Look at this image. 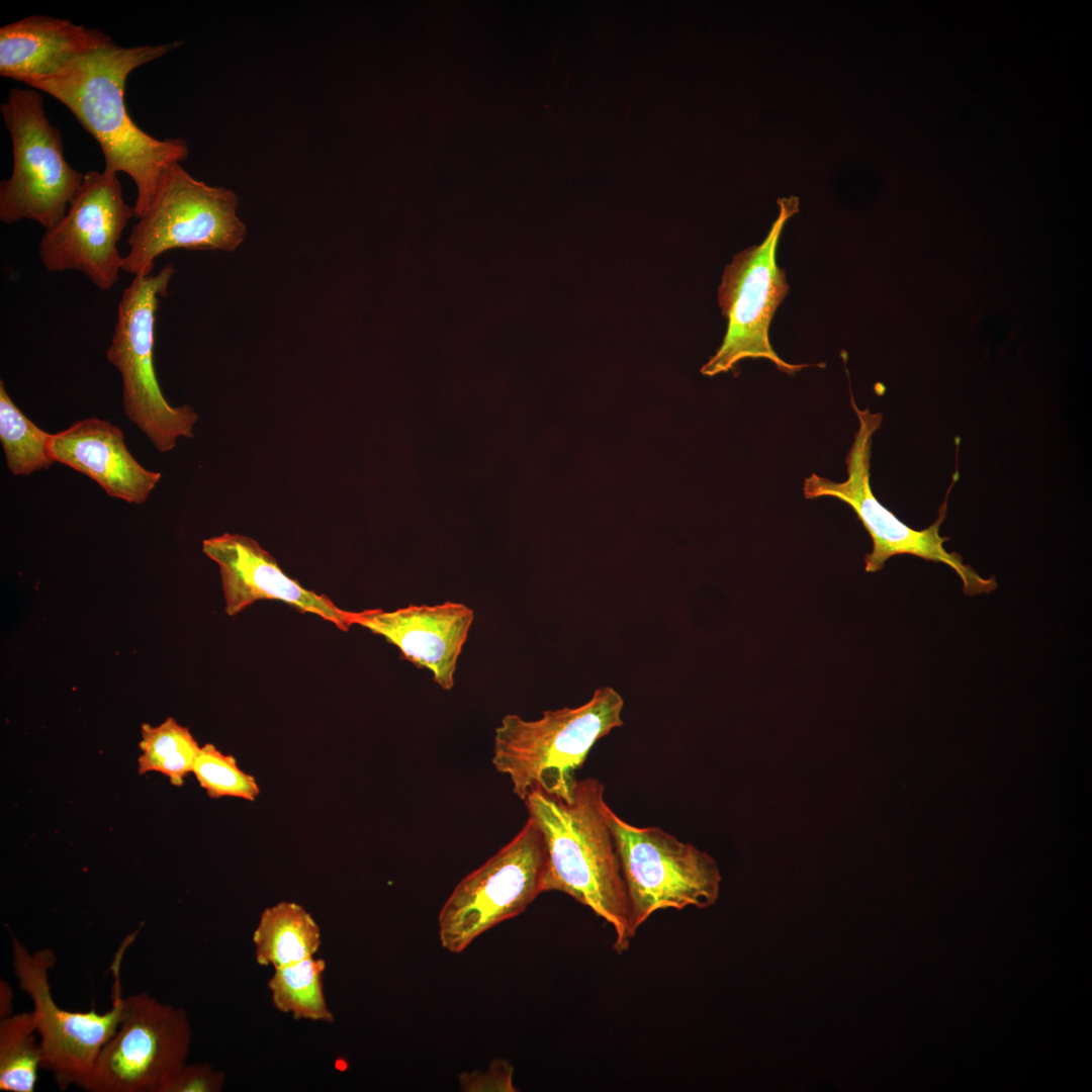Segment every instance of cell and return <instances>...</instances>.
I'll use <instances>...</instances> for the list:
<instances>
[{"mask_svg": "<svg viewBox=\"0 0 1092 1092\" xmlns=\"http://www.w3.org/2000/svg\"><path fill=\"white\" fill-rule=\"evenodd\" d=\"M327 964L314 957L290 966L275 969L267 982L273 1006L295 1019L333 1023L324 992V973Z\"/></svg>", "mask_w": 1092, "mask_h": 1092, "instance_id": "d6986e66", "label": "cell"}, {"mask_svg": "<svg viewBox=\"0 0 1092 1092\" xmlns=\"http://www.w3.org/2000/svg\"><path fill=\"white\" fill-rule=\"evenodd\" d=\"M778 204L779 216L764 241L741 251L725 267L718 302L727 330L717 352L702 367L704 375L727 372L745 358L767 359L791 375L810 366L784 361L769 341L772 316L789 292L786 271L776 261L777 247L785 223L799 210V200L791 196L779 199Z\"/></svg>", "mask_w": 1092, "mask_h": 1092, "instance_id": "30bf717a", "label": "cell"}, {"mask_svg": "<svg viewBox=\"0 0 1092 1092\" xmlns=\"http://www.w3.org/2000/svg\"><path fill=\"white\" fill-rule=\"evenodd\" d=\"M51 454L55 462L97 482L109 496L129 504L145 503L162 477L139 463L117 426L98 418L76 421L52 434Z\"/></svg>", "mask_w": 1092, "mask_h": 1092, "instance_id": "2e32d148", "label": "cell"}, {"mask_svg": "<svg viewBox=\"0 0 1092 1092\" xmlns=\"http://www.w3.org/2000/svg\"><path fill=\"white\" fill-rule=\"evenodd\" d=\"M0 111L13 156L11 175L0 183V220L30 219L51 229L66 214L84 174L66 161L62 133L51 123L40 91L11 88Z\"/></svg>", "mask_w": 1092, "mask_h": 1092, "instance_id": "52a82bcc", "label": "cell"}, {"mask_svg": "<svg viewBox=\"0 0 1092 1092\" xmlns=\"http://www.w3.org/2000/svg\"><path fill=\"white\" fill-rule=\"evenodd\" d=\"M41 1063V1049L32 1011L1 1019L0 1090L33 1092Z\"/></svg>", "mask_w": 1092, "mask_h": 1092, "instance_id": "ffe728a7", "label": "cell"}, {"mask_svg": "<svg viewBox=\"0 0 1092 1092\" xmlns=\"http://www.w3.org/2000/svg\"><path fill=\"white\" fill-rule=\"evenodd\" d=\"M623 708L622 696L603 687L586 703L546 710L536 720L507 714L494 731L492 764L522 801L540 790L570 802L577 770L594 745L624 724Z\"/></svg>", "mask_w": 1092, "mask_h": 1092, "instance_id": "3957f363", "label": "cell"}, {"mask_svg": "<svg viewBox=\"0 0 1092 1092\" xmlns=\"http://www.w3.org/2000/svg\"><path fill=\"white\" fill-rule=\"evenodd\" d=\"M0 440L6 465L14 475H28L48 469L55 462L51 454L52 434L32 423L8 395L0 381Z\"/></svg>", "mask_w": 1092, "mask_h": 1092, "instance_id": "7402d4cb", "label": "cell"}, {"mask_svg": "<svg viewBox=\"0 0 1092 1092\" xmlns=\"http://www.w3.org/2000/svg\"><path fill=\"white\" fill-rule=\"evenodd\" d=\"M132 216L117 174L85 173L66 214L41 238L42 266L52 272L79 271L98 288H112L123 262L117 244Z\"/></svg>", "mask_w": 1092, "mask_h": 1092, "instance_id": "4fadbf2b", "label": "cell"}, {"mask_svg": "<svg viewBox=\"0 0 1092 1092\" xmlns=\"http://www.w3.org/2000/svg\"><path fill=\"white\" fill-rule=\"evenodd\" d=\"M225 1075L208 1063H185L166 1082L161 1092H220Z\"/></svg>", "mask_w": 1092, "mask_h": 1092, "instance_id": "cb8c5ba5", "label": "cell"}, {"mask_svg": "<svg viewBox=\"0 0 1092 1092\" xmlns=\"http://www.w3.org/2000/svg\"><path fill=\"white\" fill-rule=\"evenodd\" d=\"M192 774L212 799L232 797L252 802L260 794L255 777L241 769L233 755L210 743L201 746Z\"/></svg>", "mask_w": 1092, "mask_h": 1092, "instance_id": "603a6c76", "label": "cell"}, {"mask_svg": "<svg viewBox=\"0 0 1092 1092\" xmlns=\"http://www.w3.org/2000/svg\"><path fill=\"white\" fill-rule=\"evenodd\" d=\"M252 942L257 964L275 970L314 957L322 931L302 905L281 901L262 911Z\"/></svg>", "mask_w": 1092, "mask_h": 1092, "instance_id": "ac0fdd59", "label": "cell"}, {"mask_svg": "<svg viewBox=\"0 0 1092 1092\" xmlns=\"http://www.w3.org/2000/svg\"><path fill=\"white\" fill-rule=\"evenodd\" d=\"M173 274L174 267L168 264L156 274L133 276L119 300L106 351L107 360L121 376L125 416L161 453L173 450L180 437H194L198 420L191 406L167 401L155 372L156 315Z\"/></svg>", "mask_w": 1092, "mask_h": 1092, "instance_id": "5b68a950", "label": "cell"}, {"mask_svg": "<svg viewBox=\"0 0 1092 1092\" xmlns=\"http://www.w3.org/2000/svg\"><path fill=\"white\" fill-rule=\"evenodd\" d=\"M473 620L474 612L468 606L445 602L356 612L354 625L382 636L403 658L430 670L434 681L449 691L454 687L457 661Z\"/></svg>", "mask_w": 1092, "mask_h": 1092, "instance_id": "9a60e30c", "label": "cell"}, {"mask_svg": "<svg viewBox=\"0 0 1092 1092\" xmlns=\"http://www.w3.org/2000/svg\"><path fill=\"white\" fill-rule=\"evenodd\" d=\"M13 1014V991L8 982L0 981V1018Z\"/></svg>", "mask_w": 1092, "mask_h": 1092, "instance_id": "d4e9b609", "label": "cell"}, {"mask_svg": "<svg viewBox=\"0 0 1092 1092\" xmlns=\"http://www.w3.org/2000/svg\"><path fill=\"white\" fill-rule=\"evenodd\" d=\"M604 785L578 780L570 802L540 790L523 801L545 842L542 893L558 891L588 907L612 925L614 948L628 949L634 936L629 900L617 847L607 822Z\"/></svg>", "mask_w": 1092, "mask_h": 1092, "instance_id": "7a4b0ae2", "label": "cell"}, {"mask_svg": "<svg viewBox=\"0 0 1092 1092\" xmlns=\"http://www.w3.org/2000/svg\"><path fill=\"white\" fill-rule=\"evenodd\" d=\"M136 933L126 936L111 965L114 982L112 1007L104 1013L95 1008L87 1012L60 1007L53 998L49 980L57 957L51 948L29 951L12 937V966L19 988L32 1002V1013L41 1049V1068L53 1074L61 1090L72 1085L82 1088L104 1044L116 1032L126 1011L121 996L120 965Z\"/></svg>", "mask_w": 1092, "mask_h": 1092, "instance_id": "ba28073f", "label": "cell"}, {"mask_svg": "<svg viewBox=\"0 0 1092 1092\" xmlns=\"http://www.w3.org/2000/svg\"><path fill=\"white\" fill-rule=\"evenodd\" d=\"M238 204L234 191L207 185L180 163L171 164L131 229L122 270L133 276L153 274L157 257L173 249L235 251L247 234Z\"/></svg>", "mask_w": 1092, "mask_h": 1092, "instance_id": "8992f818", "label": "cell"}, {"mask_svg": "<svg viewBox=\"0 0 1092 1092\" xmlns=\"http://www.w3.org/2000/svg\"><path fill=\"white\" fill-rule=\"evenodd\" d=\"M119 47L112 38L76 59L57 75L27 84L63 103L98 143L104 171L123 172L133 181L136 199L132 206L140 218L148 209L162 172L181 163L189 147L181 138L157 140L140 128L125 105L128 75L180 46Z\"/></svg>", "mask_w": 1092, "mask_h": 1092, "instance_id": "6da1fadb", "label": "cell"}, {"mask_svg": "<svg viewBox=\"0 0 1092 1092\" xmlns=\"http://www.w3.org/2000/svg\"><path fill=\"white\" fill-rule=\"evenodd\" d=\"M141 736L139 772H160L172 785L182 786L201 748L188 728L168 718L158 726L143 724Z\"/></svg>", "mask_w": 1092, "mask_h": 1092, "instance_id": "44dd1931", "label": "cell"}, {"mask_svg": "<svg viewBox=\"0 0 1092 1092\" xmlns=\"http://www.w3.org/2000/svg\"><path fill=\"white\" fill-rule=\"evenodd\" d=\"M850 400L859 427L845 458L847 479L836 482L812 473L804 480V496L808 499L835 497L853 510L873 542L872 551L864 556L867 572L881 570L893 556L909 554L926 561L941 562L952 568L963 582V592L968 596L993 592L997 587L995 576L982 577L963 562L960 554L947 552L943 544L949 538L939 534L947 512L949 491L959 478V473L954 472L933 524L926 529L915 530L900 521L877 499L870 483L872 437L882 424V414L871 413L869 408H858L852 394Z\"/></svg>", "mask_w": 1092, "mask_h": 1092, "instance_id": "277c9868", "label": "cell"}, {"mask_svg": "<svg viewBox=\"0 0 1092 1092\" xmlns=\"http://www.w3.org/2000/svg\"><path fill=\"white\" fill-rule=\"evenodd\" d=\"M202 551L218 565L229 616L258 601L271 600L321 617L342 631L354 625L356 612L343 610L329 597L302 586L248 536L224 533L211 537L203 541Z\"/></svg>", "mask_w": 1092, "mask_h": 1092, "instance_id": "5bb4252c", "label": "cell"}, {"mask_svg": "<svg viewBox=\"0 0 1092 1092\" xmlns=\"http://www.w3.org/2000/svg\"><path fill=\"white\" fill-rule=\"evenodd\" d=\"M543 835L529 817L515 837L454 888L438 915L441 945L462 952L476 937L520 915L542 893Z\"/></svg>", "mask_w": 1092, "mask_h": 1092, "instance_id": "8fae6325", "label": "cell"}, {"mask_svg": "<svg viewBox=\"0 0 1092 1092\" xmlns=\"http://www.w3.org/2000/svg\"><path fill=\"white\" fill-rule=\"evenodd\" d=\"M110 38L70 19L30 15L0 28V75L27 85L57 75Z\"/></svg>", "mask_w": 1092, "mask_h": 1092, "instance_id": "e0dca14e", "label": "cell"}, {"mask_svg": "<svg viewBox=\"0 0 1092 1092\" xmlns=\"http://www.w3.org/2000/svg\"><path fill=\"white\" fill-rule=\"evenodd\" d=\"M606 818L627 890L633 935L658 910L706 908L715 903L721 875L708 853L659 827L634 826L610 807Z\"/></svg>", "mask_w": 1092, "mask_h": 1092, "instance_id": "9c48e42d", "label": "cell"}, {"mask_svg": "<svg viewBox=\"0 0 1092 1092\" xmlns=\"http://www.w3.org/2000/svg\"><path fill=\"white\" fill-rule=\"evenodd\" d=\"M125 1000L124 1017L82 1085L86 1091L161 1092L186 1063L192 1030L185 1011L147 993Z\"/></svg>", "mask_w": 1092, "mask_h": 1092, "instance_id": "7c38bea8", "label": "cell"}]
</instances>
